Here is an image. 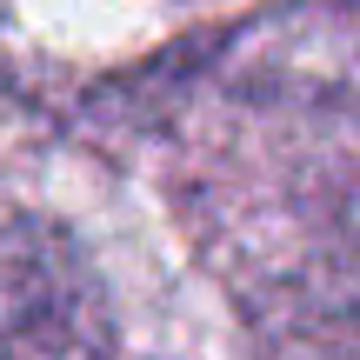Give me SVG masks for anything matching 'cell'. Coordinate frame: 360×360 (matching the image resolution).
Here are the masks:
<instances>
[{
	"label": "cell",
	"instance_id": "1",
	"mask_svg": "<svg viewBox=\"0 0 360 360\" xmlns=\"http://www.w3.org/2000/svg\"><path fill=\"white\" fill-rule=\"evenodd\" d=\"M94 274L34 240L0 267V360H87L107 347L94 321Z\"/></svg>",
	"mask_w": 360,
	"mask_h": 360
}]
</instances>
